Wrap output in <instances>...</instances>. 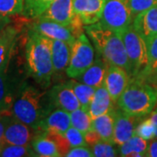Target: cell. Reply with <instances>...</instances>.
Wrapping results in <instances>:
<instances>
[{
	"label": "cell",
	"mask_w": 157,
	"mask_h": 157,
	"mask_svg": "<svg viewBox=\"0 0 157 157\" xmlns=\"http://www.w3.org/2000/svg\"><path fill=\"white\" fill-rule=\"evenodd\" d=\"M53 109L48 92L22 82L11 108V113L37 133L39 124Z\"/></svg>",
	"instance_id": "6da1fadb"
},
{
	"label": "cell",
	"mask_w": 157,
	"mask_h": 157,
	"mask_svg": "<svg viewBox=\"0 0 157 157\" xmlns=\"http://www.w3.org/2000/svg\"><path fill=\"white\" fill-rule=\"evenodd\" d=\"M52 39L29 29L25 54L26 71L43 88L49 86L54 73L52 59Z\"/></svg>",
	"instance_id": "7a4b0ae2"
},
{
	"label": "cell",
	"mask_w": 157,
	"mask_h": 157,
	"mask_svg": "<svg viewBox=\"0 0 157 157\" xmlns=\"http://www.w3.org/2000/svg\"><path fill=\"white\" fill-rule=\"evenodd\" d=\"M84 30L99 55L109 65L125 69L131 76V68L123 40L118 32L107 28L100 21L85 25Z\"/></svg>",
	"instance_id": "3957f363"
},
{
	"label": "cell",
	"mask_w": 157,
	"mask_h": 157,
	"mask_svg": "<svg viewBox=\"0 0 157 157\" xmlns=\"http://www.w3.org/2000/svg\"><path fill=\"white\" fill-rule=\"evenodd\" d=\"M119 108L131 116L143 118L157 105V89L140 77H133L117 101Z\"/></svg>",
	"instance_id": "277c9868"
},
{
	"label": "cell",
	"mask_w": 157,
	"mask_h": 157,
	"mask_svg": "<svg viewBox=\"0 0 157 157\" xmlns=\"http://www.w3.org/2000/svg\"><path fill=\"white\" fill-rule=\"evenodd\" d=\"M119 33L123 40L130 63L131 77H137L145 70L148 61L146 41L135 32L132 25Z\"/></svg>",
	"instance_id": "5b68a950"
},
{
	"label": "cell",
	"mask_w": 157,
	"mask_h": 157,
	"mask_svg": "<svg viewBox=\"0 0 157 157\" xmlns=\"http://www.w3.org/2000/svg\"><path fill=\"white\" fill-rule=\"evenodd\" d=\"M94 61V48L87 35L80 34L71 45V56L66 73L69 78H77Z\"/></svg>",
	"instance_id": "8992f818"
},
{
	"label": "cell",
	"mask_w": 157,
	"mask_h": 157,
	"mask_svg": "<svg viewBox=\"0 0 157 157\" xmlns=\"http://www.w3.org/2000/svg\"><path fill=\"white\" fill-rule=\"evenodd\" d=\"M134 17L128 0H106L100 23L107 28L121 32L132 25Z\"/></svg>",
	"instance_id": "52a82bcc"
},
{
	"label": "cell",
	"mask_w": 157,
	"mask_h": 157,
	"mask_svg": "<svg viewBox=\"0 0 157 157\" xmlns=\"http://www.w3.org/2000/svg\"><path fill=\"white\" fill-rule=\"evenodd\" d=\"M48 94L54 108H60L71 113L80 107L79 101L69 81L54 85L48 91Z\"/></svg>",
	"instance_id": "ba28073f"
},
{
	"label": "cell",
	"mask_w": 157,
	"mask_h": 157,
	"mask_svg": "<svg viewBox=\"0 0 157 157\" xmlns=\"http://www.w3.org/2000/svg\"><path fill=\"white\" fill-rule=\"evenodd\" d=\"M8 68L0 71V113H11L13 103L22 84L9 73Z\"/></svg>",
	"instance_id": "9c48e42d"
},
{
	"label": "cell",
	"mask_w": 157,
	"mask_h": 157,
	"mask_svg": "<svg viewBox=\"0 0 157 157\" xmlns=\"http://www.w3.org/2000/svg\"><path fill=\"white\" fill-rule=\"evenodd\" d=\"M131 78L132 77L129 73L122 67L114 65H108L104 86L114 103L117 102L122 94L124 90L129 84Z\"/></svg>",
	"instance_id": "30bf717a"
},
{
	"label": "cell",
	"mask_w": 157,
	"mask_h": 157,
	"mask_svg": "<svg viewBox=\"0 0 157 157\" xmlns=\"http://www.w3.org/2000/svg\"><path fill=\"white\" fill-rule=\"evenodd\" d=\"M35 21L32 23L30 29L39 33V34L47 37L51 39H57L65 41L72 45L76 40L68 26L62 25L60 24L50 21H45L39 18H35Z\"/></svg>",
	"instance_id": "8fae6325"
},
{
	"label": "cell",
	"mask_w": 157,
	"mask_h": 157,
	"mask_svg": "<svg viewBox=\"0 0 157 157\" xmlns=\"http://www.w3.org/2000/svg\"><path fill=\"white\" fill-rule=\"evenodd\" d=\"M140 118L131 116L121 108L114 107V138L115 145H121L135 135V128Z\"/></svg>",
	"instance_id": "7c38bea8"
},
{
	"label": "cell",
	"mask_w": 157,
	"mask_h": 157,
	"mask_svg": "<svg viewBox=\"0 0 157 157\" xmlns=\"http://www.w3.org/2000/svg\"><path fill=\"white\" fill-rule=\"evenodd\" d=\"M106 0H73L74 14L84 25H89L101 20Z\"/></svg>",
	"instance_id": "4fadbf2b"
},
{
	"label": "cell",
	"mask_w": 157,
	"mask_h": 157,
	"mask_svg": "<svg viewBox=\"0 0 157 157\" xmlns=\"http://www.w3.org/2000/svg\"><path fill=\"white\" fill-rule=\"evenodd\" d=\"M73 2V0H55L46 11L37 18L69 26L75 15Z\"/></svg>",
	"instance_id": "5bb4252c"
},
{
	"label": "cell",
	"mask_w": 157,
	"mask_h": 157,
	"mask_svg": "<svg viewBox=\"0 0 157 157\" xmlns=\"http://www.w3.org/2000/svg\"><path fill=\"white\" fill-rule=\"evenodd\" d=\"M33 133H36L28 125L12 116L6 127L4 142L12 145H29L33 138Z\"/></svg>",
	"instance_id": "9a60e30c"
},
{
	"label": "cell",
	"mask_w": 157,
	"mask_h": 157,
	"mask_svg": "<svg viewBox=\"0 0 157 157\" xmlns=\"http://www.w3.org/2000/svg\"><path fill=\"white\" fill-rule=\"evenodd\" d=\"M72 126L70 113L60 108H54L45 116L39 124L37 133H56L64 135Z\"/></svg>",
	"instance_id": "2e32d148"
},
{
	"label": "cell",
	"mask_w": 157,
	"mask_h": 157,
	"mask_svg": "<svg viewBox=\"0 0 157 157\" xmlns=\"http://www.w3.org/2000/svg\"><path fill=\"white\" fill-rule=\"evenodd\" d=\"M132 25L145 41L157 35V5L136 15Z\"/></svg>",
	"instance_id": "e0dca14e"
},
{
	"label": "cell",
	"mask_w": 157,
	"mask_h": 157,
	"mask_svg": "<svg viewBox=\"0 0 157 157\" xmlns=\"http://www.w3.org/2000/svg\"><path fill=\"white\" fill-rule=\"evenodd\" d=\"M17 36L18 28L11 23L0 33V71L9 67Z\"/></svg>",
	"instance_id": "ac0fdd59"
},
{
	"label": "cell",
	"mask_w": 157,
	"mask_h": 157,
	"mask_svg": "<svg viewBox=\"0 0 157 157\" xmlns=\"http://www.w3.org/2000/svg\"><path fill=\"white\" fill-rule=\"evenodd\" d=\"M108 65L109 64L99 55L89 67L75 79L94 88H98L104 85Z\"/></svg>",
	"instance_id": "d6986e66"
},
{
	"label": "cell",
	"mask_w": 157,
	"mask_h": 157,
	"mask_svg": "<svg viewBox=\"0 0 157 157\" xmlns=\"http://www.w3.org/2000/svg\"><path fill=\"white\" fill-rule=\"evenodd\" d=\"M114 107V102L112 100L106 86L103 85L96 88L94 95L88 107V113L94 120L102 114L109 112Z\"/></svg>",
	"instance_id": "ffe728a7"
},
{
	"label": "cell",
	"mask_w": 157,
	"mask_h": 157,
	"mask_svg": "<svg viewBox=\"0 0 157 157\" xmlns=\"http://www.w3.org/2000/svg\"><path fill=\"white\" fill-rule=\"evenodd\" d=\"M71 56V45L65 41L52 39V59L53 73H62L67 71Z\"/></svg>",
	"instance_id": "44dd1931"
},
{
	"label": "cell",
	"mask_w": 157,
	"mask_h": 157,
	"mask_svg": "<svg viewBox=\"0 0 157 157\" xmlns=\"http://www.w3.org/2000/svg\"><path fill=\"white\" fill-rule=\"evenodd\" d=\"M93 130L100 135L101 140L114 144V107L109 112L93 120Z\"/></svg>",
	"instance_id": "7402d4cb"
},
{
	"label": "cell",
	"mask_w": 157,
	"mask_h": 157,
	"mask_svg": "<svg viewBox=\"0 0 157 157\" xmlns=\"http://www.w3.org/2000/svg\"><path fill=\"white\" fill-rule=\"evenodd\" d=\"M31 146L33 148L37 156L59 157L55 142L51 139L45 132L36 133L31 141Z\"/></svg>",
	"instance_id": "603a6c76"
},
{
	"label": "cell",
	"mask_w": 157,
	"mask_h": 157,
	"mask_svg": "<svg viewBox=\"0 0 157 157\" xmlns=\"http://www.w3.org/2000/svg\"><path fill=\"white\" fill-rule=\"evenodd\" d=\"M148 146L147 140L134 135L123 144L119 145L118 155L120 156H147Z\"/></svg>",
	"instance_id": "cb8c5ba5"
},
{
	"label": "cell",
	"mask_w": 157,
	"mask_h": 157,
	"mask_svg": "<svg viewBox=\"0 0 157 157\" xmlns=\"http://www.w3.org/2000/svg\"><path fill=\"white\" fill-rule=\"evenodd\" d=\"M69 82L73 87L75 95L79 101L80 107L88 111V107H89L91 101L93 100V97L94 95L96 88L90 86L88 85L84 84L80 81H78L75 78L69 80Z\"/></svg>",
	"instance_id": "d4e9b609"
},
{
	"label": "cell",
	"mask_w": 157,
	"mask_h": 157,
	"mask_svg": "<svg viewBox=\"0 0 157 157\" xmlns=\"http://www.w3.org/2000/svg\"><path fill=\"white\" fill-rule=\"evenodd\" d=\"M55 0H24L23 17L35 19L40 17Z\"/></svg>",
	"instance_id": "484cf974"
},
{
	"label": "cell",
	"mask_w": 157,
	"mask_h": 157,
	"mask_svg": "<svg viewBox=\"0 0 157 157\" xmlns=\"http://www.w3.org/2000/svg\"><path fill=\"white\" fill-rule=\"evenodd\" d=\"M70 117L72 126L83 134L93 129V119L88 112L82 107H78L76 110L70 113Z\"/></svg>",
	"instance_id": "4316f807"
},
{
	"label": "cell",
	"mask_w": 157,
	"mask_h": 157,
	"mask_svg": "<svg viewBox=\"0 0 157 157\" xmlns=\"http://www.w3.org/2000/svg\"><path fill=\"white\" fill-rule=\"evenodd\" d=\"M2 157H24L37 156L31 144L29 145H12L4 143L0 149Z\"/></svg>",
	"instance_id": "83f0119b"
},
{
	"label": "cell",
	"mask_w": 157,
	"mask_h": 157,
	"mask_svg": "<svg viewBox=\"0 0 157 157\" xmlns=\"http://www.w3.org/2000/svg\"><path fill=\"white\" fill-rule=\"evenodd\" d=\"M148 61L145 70L137 77H147L157 70V35L146 41Z\"/></svg>",
	"instance_id": "f1b7e54d"
},
{
	"label": "cell",
	"mask_w": 157,
	"mask_h": 157,
	"mask_svg": "<svg viewBox=\"0 0 157 157\" xmlns=\"http://www.w3.org/2000/svg\"><path fill=\"white\" fill-rule=\"evenodd\" d=\"M24 9V0H0V15L13 17L21 15Z\"/></svg>",
	"instance_id": "f546056e"
},
{
	"label": "cell",
	"mask_w": 157,
	"mask_h": 157,
	"mask_svg": "<svg viewBox=\"0 0 157 157\" xmlns=\"http://www.w3.org/2000/svg\"><path fill=\"white\" fill-rule=\"evenodd\" d=\"M115 144L109 143L104 140H99L94 146L92 150L94 155L97 157H114L118 156V148L113 146Z\"/></svg>",
	"instance_id": "4dcf8cb0"
},
{
	"label": "cell",
	"mask_w": 157,
	"mask_h": 157,
	"mask_svg": "<svg viewBox=\"0 0 157 157\" xmlns=\"http://www.w3.org/2000/svg\"><path fill=\"white\" fill-rule=\"evenodd\" d=\"M135 135H137L138 136H140V138L147 141L155 138V127L150 118H147L140 123H138L135 128Z\"/></svg>",
	"instance_id": "1f68e13d"
},
{
	"label": "cell",
	"mask_w": 157,
	"mask_h": 157,
	"mask_svg": "<svg viewBox=\"0 0 157 157\" xmlns=\"http://www.w3.org/2000/svg\"><path fill=\"white\" fill-rule=\"evenodd\" d=\"M65 136L67 137L71 147L79 146H88L86 141V139H85V134L80 132L77 128H73V126H71L67 129V131L65 134Z\"/></svg>",
	"instance_id": "d6a6232c"
},
{
	"label": "cell",
	"mask_w": 157,
	"mask_h": 157,
	"mask_svg": "<svg viewBox=\"0 0 157 157\" xmlns=\"http://www.w3.org/2000/svg\"><path fill=\"white\" fill-rule=\"evenodd\" d=\"M157 5V0H128V6L133 17Z\"/></svg>",
	"instance_id": "836d02e7"
},
{
	"label": "cell",
	"mask_w": 157,
	"mask_h": 157,
	"mask_svg": "<svg viewBox=\"0 0 157 157\" xmlns=\"http://www.w3.org/2000/svg\"><path fill=\"white\" fill-rule=\"evenodd\" d=\"M45 133L55 142L60 156H66L67 152L71 148V146L68 142L67 137L64 135L56 134V133H46V132Z\"/></svg>",
	"instance_id": "e575fe53"
},
{
	"label": "cell",
	"mask_w": 157,
	"mask_h": 157,
	"mask_svg": "<svg viewBox=\"0 0 157 157\" xmlns=\"http://www.w3.org/2000/svg\"><path fill=\"white\" fill-rule=\"evenodd\" d=\"M67 157H93L94 153L92 148L88 146H79L71 147L70 150L67 152Z\"/></svg>",
	"instance_id": "d590c367"
},
{
	"label": "cell",
	"mask_w": 157,
	"mask_h": 157,
	"mask_svg": "<svg viewBox=\"0 0 157 157\" xmlns=\"http://www.w3.org/2000/svg\"><path fill=\"white\" fill-rule=\"evenodd\" d=\"M11 113H0V146L3 145L4 142V135L6 131V127L9 124L10 121L12 118Z\"/></svg>",
	"instance_id": "8d00e7d4"
},
{
	"label": "cell",
	"mask_w": 157,
	"mask_h": 157,
	"mask_svg": "<svg viewBox=\"0 0 157 157\" xmlns=\"http://www.w3.org/2000/svg\"><path fill=\"white\" fill-rule=\"evenodd\" d=\"M85 139H86V141L87 145L90 147L94 146L99 140H101L100 135H98L95 131L93 130V129L85 134Z\"/></svg>",
	"instance_id": "74e56055"
},
{
	"label": "cell",
	"mask_w": 157,
	"mask_h": 157,
	"mask_svg": "<svg viewBox=\"0 0 157 157\" xmlns=\"http://www.w3.org/2000/svg\"><path fill=\"white\" fill-rule=\"evenodd\" d=\"M147 156L157 157V138L149 143Z\"/></svg>",
	"instance_id": "f35d334b"
},
{
	"label": "cell",
	"mask_w": 157,
	"mask_h": 157,
	"mask_svg": "<svg viewBox=\"0 0 157 157\" xmlns=\"http://www.w3.org/2000/svg\"><path fill=\"white\" fill-rule=\"evenodd\" d=\"M11 23V18L10 17H6L0 15V33L6 28L8 25Z\"/></svg>",
	"instance_id": "ab89813d"
},
{
	"label": "cell",
	"mask_w": 157,
	"mask_h": 157,
	"mask_svg": "<svg viewBox=\"0 0 157 157\" xmlns=\"http://www.w3.org/2000/svg\"><path fill=\"white\" fill-rule=\"evenodd\" d=\"M150 120L154 124L155 127V138H157V107L155 110H153L150 113Z\"/></svg>",
	"instance_id": "60d3db41"
},
{
	"label": "cell",
	"mask_w": 157,
	"mask_h": 157,
	"mask_svg": "<svg viewBox=\"0 0 157 157\" xmlns=\"http://www.w3.org/2000/svg\"><path fill=\"white\" fill-rule=\"evenodd\" d=\"M151 75H154V76H155V79H157V70H155L154 73H152Z\"/></svg>",
	"instance_id": "b9f144b4"
},
{
	"label": "cell",
	"mask_w": 157,
	"mask_h": 157,
	"mask_svg": "<svg viewBox=\"0 0 157 157\" xmlns=\"http://www.w3.org/2000/svg\"><path fill=\"white\" fill-rule=\"evenodd\" d=\"M155 87H156V89H157V85H155Z\"/></svg>",
	"instance_id": "7bdbcfd3"
},
{
	"label": "cell",
	"mask_w": 157,
	"mask_h": 157,
	"mask_svg": "<svg viewBox=\"0 0 157 157\" xmlns=\"http://www.w3.org/2000/svg\"><path fill=\"white\" fill-rule=\"evenodd\" d=\"M156 107H157V105H156Z\"/></svg>",
	"instance_id": "ee69618b"
}]
</instances>
